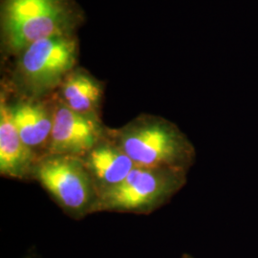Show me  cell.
<instances>
[{
	"label": "cell",
	"mask_w": 258,
	"mask_h": 258,
	"mask_svg": "<svg viewBox=\"0 0 258 258\" xmlns=\"http://www.w3.org/2000/svg\"><path fill=\"white\" fill-rule=\"evenodd\" d=\"M82 159L99 195L120 184L136 166L109 133Z\"/></svg>",
	"instance_id": "cell-9"
},
{
	"label": "cell",
	"mask_w": 258,
	"mask_h": 258,
	"mask_svg": "<svg viewBox=\"0 0 258 258\" xmlns=\"http://www.w3.org/2000/svg\"><path fill=\"white\" fill-rule=\"evenodd\" d=\"M186 176L180 169L135 166L120 184L99 195L95 212L149 214L184 187Z\"/></svg>",
	"instance_id": "cell-4"
},
{
	"label": "cell",
	"mask_w": 258,
	"mask_h": 258,
	"mask_svg": "<svg viewBox=\"0 0 258 258\" xmlns=\"http://www.w3.org/2000/svg\"><path fill=\"white\" fill-rule=\"evenodd\" d=\"M109 135L136 166L173 168L188 172L196 158L192 143L175 123L160 116L141 114Z\"/></svg>",
	"instance_id": "cell-3"
},
{
	"label": "cell",
	"mask_w": 258,
	"mask_h": 258,
	"mask_svg": "<svg viewBox=\"0 0 258 258\" xmlns=\"http://www.w3.org/2000/svg\"><path fill=\"white\" fill-rule=\"evenodd\" d=\"M84 13L76 0H0V49L7 61L39 39L77 34Z\"/></svg>",
	"instance_id": "cell-1"
},
{
	"label": "cell",
	"mask_w": 258,
	"mask_h": 258,
	"mask_svg": "<svg viewBox=\"0 0 258 258\" xmlns=\"http://www.w3.org/2000/svg\"><path fill=\"white\" fill-rule=\"evenodd\" d=\"M79 55L77 34L39 39L10 59L9 77L1 86L11 95L21 98L50 97L78 66Z\"/></svg>",
	"instance_id": "cell-2"
},
{
	"label": "cell",
	"mask_w": 258,
	"mask_h": 258,
	"mask_svg": "<svg viewBox=\"0 0 258 258\" xmlns=\"http://www.w3.org/2000/svg\"><path fill=\"white\" fill-rule=\"evenodd\" d=\"M55 94L71 110L101 118L104 83L83 67L77 66Z\"/></svg>",
	"instance_id": "cell-10"
},
{
	"label": "cell",
	"mask_w": 258,
	"mask_h": 258,
	"mask_svg": "<svg viewBox=\"0 0 258 258\" xmlns=\"http://www.w3.org/2000/svg\"><path fill=\"white\" fill-rule=\"evenodd\" d=\"M8 100L10 113L24 144L39 159L48 153L54 119V95L28 99L11 95L1 86Z\"/></svg>",
	"instance_id": "cell-7"
},
{
	"label": "cell",
	"mask_w": 258,
	"mask_h": 258,
	"mask_svg": "<svg viewBox=\"0 0 258 258\" xmlns=\"http://www.w3.org/2000/svg\"><path fill=\"white\" fill-rule=\"evenodd\" d=\"M63 212L74 219L95 213L99 194L81 157L46 155L32 173Z\"/></svg>",
	"instance_id": "cell-5"
},
{
	"label": "cell",
	"mask_w": 258,
	"mask_h": 258,
	"mask_svg": "<svg viewBox=\"0 0 258 258\" xmlns=\"http://www.w3.org/2000/svg\"><path fill=\"white\" fill-rule=\"evenodd\" d=\"M182 258H194L190 254H188V253H184L183 255H182Z\"/></svg>",
	"instance_id": "cell-11"
},
{
	"label": "cell",
	"mask_w": 258,
	"mask_h": 258,
	"mask_svg": "<svg viewBox=\"0 0 258 258\" xmlns=\"http://www.w3.org/2000/svg\"><path fill=\"white\" fill-rule=\"evenodd\" d=\"M109 133L102 119L77 113L54 94V119L47 155L82 157ZM46 156V155H45Z\"/></svg>",
	"instance_id": "cell-6"
},
{
	"label": "cell",
	"mask_w": 258,
	"mask_h": 258,
	"mask_svg": "<svg viewBox=\"0 0 258 258\" xmlns=\"http://www.w3.org/2000/svg\"><path fill=\"white\" fill-rule=\"evenodd\" d=\"M39 158L19 136L10 113L7 96L0 94V174L13 179H30Z\"/></svg>",
	"instance_id": "cell-8"
}]
</instances>
